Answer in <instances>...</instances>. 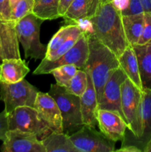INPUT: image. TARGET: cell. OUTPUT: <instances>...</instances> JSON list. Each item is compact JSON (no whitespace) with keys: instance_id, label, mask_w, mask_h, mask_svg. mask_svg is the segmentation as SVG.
<instances>
[{"instance_id":"obj_1","label":"cell","mask_w":151,"mask_h":152,"mask_svg":"<svg viewBox=\"0 0 151 152\" xmlns=\"http://www.w3.org/2000/svg\"><path fill=\"white\" fill-rule=\"evenodd\" d=\"M93 26L92 35L119 57L130 45L123 28L121 13L111 2L99 4L96 13L89 18Z\"/></svg>"},{"instance_id":"obj_2","label":"cell","mask_w":151,"mask_h":152,"mask_svg":"<svg viewBox=\"0 0 151 152\" xmlns=\"http://www.w3.org/2000/svg\"><path fill=\"white\" fill-rule=\"evenodd\" d=\"M87 36L89 53L84 71L91 77L99 102L108 79L120 68L119 61L116 55L107 46L92 35Z\"/></svg>"},{"instance_id":"obj_3","label":"cell","mask_w":151,"mask_h":152,"mask_svg":"<svg viewBox=\"0 0 151 152\" xmlns=\"http://www.w3.org/2000/svg\"><path fill=\"white\" fill-rule=\"evenodd\" d=\"M48 94L56 100L61 111L63 132L71 135L84 126L79 96L69 93L56 83L50 85Z\"/></svg>"},{"instance_id":"obj_4","label":"cell","mask_w":151,"mask_h":152,"mask_svg":"<svg viewBox=\"0 0 151 152\" xmlns=\"http://www.w3.org/2000/svg\"><path fill=\"white\" fill-rule=\"evenodd\" d=\"M43 20L33 13L17 22L16 31L18 41L22 45L25 58L42 59L45 57L47 46L40 41V27Z\"/></svg>"},{"instance_id":"obj_5","label":"cell","mask_w":151,"mask_h":152,"mask_svg":"<svg viewBox=\"0 0 151 152\" xmlns=\"http://www.w3.org/2000/svg\"><path fill=\"white\" fill-rule=\"evenodd\" d=\"M9 130L30 132L42 140L53 132L48 125L40 117L34 107L21 106L8 114Z\"/></svg>"},{"instance_id":"obj_6","label":"cell","mask_w":151,"mask_h":152,"mask_svg":"<svg viewBox=\"0 0 151 152\" xmlns=\"http://www.w3.org/2000/svg\"><path fill=\"white\" fill-rule=\"evenodd\" d=\"M89 53L88 38L85 34L81 36L69 50L55 60L42 59L41 63L34 70V75L50 74L53 69L65 65H74L78 69L84 70Z\"/></svg>"},{"instance_id":"obj_7","label":"cell","mask_w":151,"mask_h":152,"mask_svg":"<svg viewBox=\"0 0 151 152\" xmlns=\"http://www.w3.org/2000/svg\"><path fill=\"white\" fill-rule=\"evenodd\" d=\"M38 90L25 79L13 84L0 82V99L7 114L21 106L33 107Z\"/></svg>"},{"instance_id":"obj_8","label":"cell","mask_w":151,"mask_h":152,"mask_svg":"<svg viewBox=\"0 0 151 152\" xmlns=\"http://www.w3.org/2000/svg\"><path fill=\"white\" fill-rule=\"evenodd\" d=\"M142 91L128 78L121 86V105L127 129L137 139L140 137L139 109L142 101Z\"/></svg>"},{"instance_id":"obj_9","label":"cell","mask_w":151,"mask_h":152,"mask_svg":"<svg viewBox=\"0 0 151 152\" xmlns=\"http://www.w3.org/2000/svg\"><path fill=\"white\" fill-rule=\"evenodd\" d=\"M70 137L79 152H112L115 150V142L91 126L84 125Z\"/></svg>"},{"instance_id":"obj_10","label":"cell","mask_w":151,"mask_h":152,"mask_svg":"<svg viewBox=\"0 0 151 152\" xmlns=\"http://www.w3.org/2000/svg\"><path fill=\"white\" fill-rule=\"evenodd\" d=\"M0 150L2 152H46L42 141L30 132L8 130Z\"/></svg>"},{"instance_id":"obj_11","label":"cell","mask_w":151,"mask_h":152,"mask_svg":"<svg viewBox=\"0 0 151 152\" xmlns=\"http://www.w3.org/2000/svg\"><path fill=\"white\" fill-rule=\"evenodd\" d=\"M127 78L121 68L111 75L104 86L102 96L98 102V108L115 111L124 117L121 105V86Z\"/></svg>"},{"instance_id":"obj_12","label":"cell","mask_w":151,"mask_h":152,"mask_svg":"<svg viewBox=\"0 0 151 152\" xmlns=\"http://www.w3.org/2000/svg\"><path fill=\"white\" fill-rule=\"evenodd\" d=\"M96 120L99 130L107 138L115 142L124 140L127 125L118 112L98 108Z\"/></svg>"},{"instance_id":"obj_13","label":"cell","mask_w":151,"mask_h":152,"mask_svg":"<svg viewBox=\"0 0 151 152\" xmlns=\"http://www.w3.org/2000/svg\"><path fill=\"white\" fill-rule=\"evenodd\" d=\"M33 107L53 132H63L61 111L56 100L48 93L38 91Z\"/></svg>"},{"instance_id":"obj_14","label":"cell","mask_w":151,"mask_h":152,"mask_svg":"<svg viewBox=\"0 0 151 152\" xmlns=\"http://www.w3.org/2000/svg\"><path fill=\"white\" fill-rule=\"evenodd\" d=\"M16 25L0 15V62L7 58H21Z\"/></svg>"},{"instance_id":"obj_15","label":"cell","mask_w":151,"mask_h":152,"mask_svg":"<svg viewBox=\"0 0 151 152\" xmlns=\"http://www.w3.org/2000/svg\"><path fill=\"white\" fill-rule=\"evenodd\" d=\"M87 72V71H86ZM87 74V86L85 91L80 96V108L83 124L96 128L97 125L96 114L98 111V98L90 74Z\"/></svg>"},{"instance_id":"obj_16","label":"cell","mask_w":151,"mask_h":152,"mask_svg":"<svg viewBox=\"0 0 151 152\" xmlns=\"http://www.w3.org/2000/svg\"><path fill=\"white\" fill-rule=\"evenodd\" d=\"M30 72V68L21 58H7L0 62V82L13 84L22 81Z\"/></svg>"},{"instance_id":"obj_17","label":"cell","mask_w":151,"mask_h":152,"mask_svg":"<svg viewBox=\"0 0 151 152\" xmlns=\"http://www.w3.org/2000/svg\"><path fill=\"white\" fill-rule=\"evenodd\" d=\"M99 3V0H73L63 16L65 25H76L81 19L91 17Z\"/></svg>"},{"instance_id":"obj_18","label":"cell","mask_w":151,"mask_h":152,"mask_svg":"<svg viewBox=\"0 0 151 152\" xmlns=\"http://www.w3.org/2000/svg\"><path fill=\"white\" fill-rule=\"evenodd\" d=\"M120 68L122 69L127 78L131 80L139 89L143 91L139 71L137 56L133 46L128 45L121 56L118 57Z\"/></svg>"},{"instance_id":"obj_19","label":"cell","mask_w":151,"mask_h":152,"mask_svg":"<svg viewBox=\"0 0 151 152\" xmlns=\"http://www.w3.org/2000/svg\"><path fill=\"white\" fill-rule=\"evenodd\" d=\"M140 71L143 89H151V42L133 46Z\"/></svg>"},{"instance_id":"obj_20","label":"cell","mask_w":151,"mask_h":152,"mask_svg":"<svg viewBox=\"0 0 151 152\" xmlns=\"http://www.w3.org/2000/svg\"><path fill=\"white\" fill-rule=\"evenodd\" d=\"M140 137L138 140L147 141L151 138V89H143L139 109Z\"/></svg>"},{"instance_id":"obj_21","label":"cell","mask_w":151,"mask_h":152,"mask_svg":"<svg viewBox=\"0 0 151 152\" xmlns=\"http://www.w3.org/2000/svg\"><path fill=\"white\" fill-rule=\"evenodd\" d=\"M124 34L129 45L135 46L142 36L144 23V12L139 14L121 15Z\"/></svg>"},{"instance_id":"obj_22","label":"cell","mask_w":151,"mask_h":152,"mask_svg":"<svg viewBox=\"0 0 151 152\" xmlns=\"http://www.w3.org/2000/svg\"><path fill=\"white\" fill-rule=\"evenodd\" d=\"M41 141L46 152H79L74 146L70 135L65 132H53Z\"/></svg>"},{"instance_id":"obj_23","label":"cell","mask_w":151,"mask_h":152,"mask_svg":"<svg viewBox=\"0 0 151 152\" xmlns=\"http://www.w3.org/2000/svg\"><path fill=\"white\" fill-rule=\"evenodd\" d=\"M59 0H34L32 13L41 20H52L61 17Z\"/></svg>"},{"instance_id":"obj_24","label":"cell","mask_w":151,"mask_h":152,"mask_svg":"<svg viewBox=\"0 0 151 152\" xmlns=\"http://www.w3.org/2000/svg\"><path fill=\"white\" fill-rule=\"evenodd\" d=\"M87 86V74L84 70L78 69L75 75L64 86L65 90L72 94L81 96Z\"/></svg>"},{"instance_id":"obj_25","label":"cell","mask_w":151,"mask_h":152,"mask_svg":"<svg viewBox=\"0 0 151 152\" xmlns=\"http://www.w3.org/2000/svg\"><path fill=\"white\" fill-rule=\"evenodd\" d=\"M73 26V25H65V26L61 27L60 29L54 34L47 46V52L44 59H50L52 55L63 44L72 30Z\"/></svg>"},{"instance_id":"obj_26","label":"cell","mask_w":151,"mask_h":152,"mask_svg":"<svg viewBox=\"0 0 151 152\" xmlns=\"http://www.w3.org/2000/svg\"><path fill=\"white\" fill-rule=\"evenodd\" d=\"M78 69L74 65H65L56 68L50 74L54 77L56 84L64 87L75 75Z\"/></svg>"},{"instance_id":"obj_27","label":"cell","mask_w":151,"mask_h":152,"mask_svg":"<svg viewBox=\"0 0 151 152\" xmlns=\"http://www.w3.org/2000/svg\"><path fill=\"white\" fill-rule=\"evenodd\" d=\"M34 0H20L11 10V20L16 25L22 18L32 13Z\"/></svg>"},{"instance_id":"obj_28","label":"cell","mask_w":151,"mask_h":152,"mask_svg":"<svg viewBox=\"0 0 151 152\" xmlns=\"http://www.w3.org/2000/svg\"><path fill=\"white\" fill-rule=\"evenodd\" d=\"M150 42H151V12H144L143 32L137 45H144Z\"/></svg>"},{"instance_id":"obj_29","label":"cell","mask_w":151,"mask_h":152,"mask_svg":"<svg viewBox=\"0 0 151 152\" xmlns=\"http://www.w3.org/2000/svg\"><path fill=\"white\" fill-rule=\"evenodd\" d=\"M8 130V114L4 110L0 113V140L4 141L5 140L6 134Z\"/></svg>"},{"instance_id":"obj_30","label":"cell","mask_w":151,"mask_h":152,"mask_svg":"<svg viewBox=\"0 0 151 152\" xmlns=\"http://www.w3.org/2000/svg\"><path fill=\"white\" fill-rule=\"evenodd\" d=\"M144 9L140 0H130L129 7L125 11L122 12L121 15L139 14L144 13Z\"/></svg>"},{"instance_id":"obj_31","label":"cell","mask_w":151,"mask_h":152,"mask_svg":"<svg viewBox=\"0 0 151 152\" xmlns=\"http://www.w3.org/2000/svg\"><path fill=\"white\" fill-rule=\"evenodd\" d=\"M11 10L10 0H0V15L7 22H12Z\"/></svg>"},{"instance_id":"obj_32","label":"cell","mask_w":151,"mask_h":152,"mask_svg":"<svg viewBox=\"0 0 151 152\" xmlns=\"http://www.w3.org/2000/svg\"><path fill=\"white\" fill-rule=\"evenodd\" d=\"M110 2L115 9L121 13L128 8L130 0H111Z\"/></svg>"},{"instance_id":"obj_33","label":"cell","mask_w":151,"mask_h":152,"mask_svg":"<svg viewBox=\"0 0 151 152\" xmlns=\"http://www.w3.org/2000/svg\"><path fill=\"white\" fill-rule=\"evenodd\" d=\"M73 0H59V13L61 17H63L65 13L72 4Z\"/></svg>"},{"instance_id":"obj_34","label":"cell","mask_w":151,"mask_h":152,"mask_svg":"<svg viewBox=\"0 0 151 152\" xmlns=\"http://www.w3.org/2000/svg\"><path fill=\"white\" fill-rule=\"evenodd\" d=\"M115 151H123V152H140L142 150L138 148L136 145H123L119 149L115 150Z\"/></svg>"},{"instance_id":"obj_35","label":"cell","mask_w":151,"mask_h":152,"mask_svg":"<svg viewBox=\"0 0 151 152\" xmlns=\"http://www.w3.org/2000/svg\"><path fill=\"white\" fill-rule=\"evenodd\" d=\"M144 12H151V0H140Z\"/></svg>"},{"instance_id":"obj_36","label":"cell","mask_w":151,"mask_h":152,"mask_svg":"<svg viewBox=\"0 0 151 152\" xmlns=\"http://www.w3.org/2000/svg\"><path fill=\"white\" fill-rule=\"evenodd\" d=\"M150 147H151V138H150V140L146 143V145H145L144 148V151H145L147 149H148L149 148H150Z\"/></svg>"},{"instance_id":"obj_37","label":"cell","mask_w":151,"mask_h":152,"mask_svg":"<svg viewBox=\"0 0 151 152\" xmlns=\"http://www.w3.org/2000/svg\"><path fill=\"white\" fill-rule=\"evenodd\" d=\"M19 1H20V0H10V7H11V9L12 7H13V6H14L15 4Z\"/></svg>"},{"instance_id":"obj_38","label":"cell","mask_w":151,"mask_h":152,"mask_svg":"<svg viewBox=\"0 0 151 152\" xmlns=\"http://www.w3.org/2000/svg\"><path fill=\"white\" fill-rule=\"evenodd\" d=\"M111 0H99V4H107L108 2H110Z\"/></svg>"},{"instance_id":"obj_39","label":"cell","mask_w":151,"mask_h":152,"mask_svg":"<svg viewBox=\"0 0 151 152\" xmlns=\"http://www.w3.org/2000/svg\"><path fill=\"white\" fill-rule=\"evenodd\" d=\"M145 152H151V147L148 148V149H147L146 151H145Z\"/></svg>"}]
</instances>
